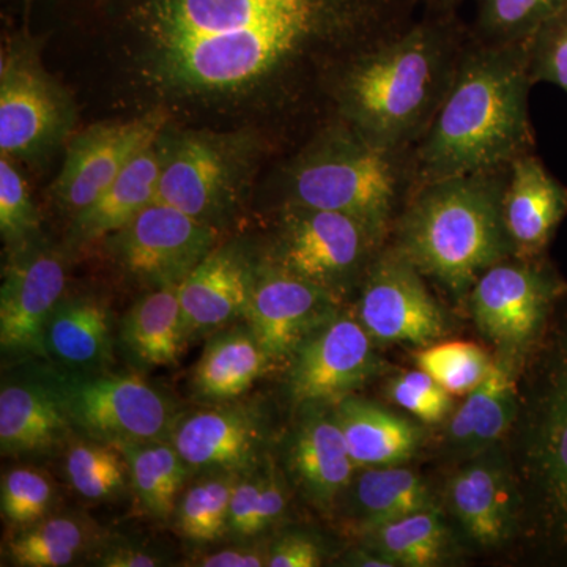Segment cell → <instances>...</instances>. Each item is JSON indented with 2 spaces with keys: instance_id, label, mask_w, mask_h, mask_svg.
<instances>
[{
  "instance_id": "28",
  "label": "cell",
  "mask_w": 567,
  "mask_h": 567,
  "mask_svg": "<svg viewBox=\"0 0 567 567\" xmlns=\"http://www.w3.org/2000/svg\"><path fill=\"white\" fill-rule=\"evenodd\" d=\"M163 159L155 144L141 152L89 207L74 215V241L91 244L111 237L155 203Z\"/></svg>"
},
{
  "instance_id": "27",
  "label": "cell",
  "mask_w": 567,
  "mask_h": 567,
  "mask_svg": "<svg viewBox=\"0 0 567 567\" xmlns=\"http://www.w3.org/2000/svg\"><path fill=\"white\" fill-rule=\"evenodd\" d=\"M333 409L357 468L404 464L421 445L423 432L416 424L375 402L352 394Z\"/></svg>"
},
{
  "instance_id": "29",
  "label": "cell",
  "mask_w": 567,
  "mask_h": 567,
  "mask_svg": "<svg viewBox=\"0 0 567 567\" xmlns=\"http://www.w3.org/2000/svg\"><path fill=\"white\" fill-rule=\"evenodd\" d=\"M518 374L516 363L496 357L486 379L454 413L447 431L450 442L477 456L509 434L517 415Z\"/></svg>"
},
{
  "instance_id": "16",
  "label": "cell",
  "mask_w": 567,
  "mask_h": 567,
  "mask_svg": "<svg viewBox=\"0 0 567 567\" xmlns=\"http://www.w3.org/2000/svg\"><path fill=\"white\" fill-rule=\"evenodd\" d=\"M164 115L148 114L128 122L106 123L71 142L55 196L73 215L89 207L130 163L156 144Z\"/></svg>"
},
{
  "instance_id": "11",
  "label": "cell",
  "mask_w": 567,
  "mask_h": 567,
  "mask_svg": "<svg viewBox=\"0 0 567 567\" xmlns=\"http://www.w3.org/2000/svg\"><path fill=\"white\" fill-rule=\"evenodd\" d=\"M216 227L155 200L111 235V249L126 278L153 290L181 284L216 248Z\"/></svg>"
},
{
  "instance_id": "6",
  "label": "cell",
  "mask_w": 567,
  "mask_h": 567,
  "mask_svg": "<svg viewBox=\"0 0 567 567\" xmlns=\"http://www.w3.org/2000/svg\"><path fill=\"white\" fill-rule=\"evenodd\" d=\"M39 369L61 399L71 427L85 439L112 445L169 440L181 417L173 399L144 377Z\"/></svg>"
},
{
  "instance_id": "3",
  "label": "cell",
  "mask_w": 567,
  "mask_h": 567,
  "mask_svg": "<svg viewBox=\"0 0 567 567\" xmlns=\"http://www.w3.org/2000/svg\"><path fill=\"white\" fill-rule=\"evenodd\" d=\"M507 175L509 167L421 183L393 248L453 297H468L488 268L514 257L503 216Z\"/></svg>"
},
{
  "instance_id": "14",
  "label": "cell",
  "mask_w": 567,
  "mask_h": 567,
  "mask_svg": "<svg viewBox=\"0 0 567 567\" xmlns=\"http://www.w3.org/2000/svg\"><path fill=\"white\" fill-rule=\"evenodd\" d=\"M339 298L278 265H257L246 323L271 364L289 361L317 328L339 312Z\"/></svg>"
},
{
  "instance_id": "19",
  "label": "cell",
  "mask_w": 567,
  "mask_h": 567,
  "mask_svg": "<svg viewBox=\"0 0 567 567\" xmlns=\"http://www.w3.org/2000/svg\"><path fill=\"white\" fill-rule=\"evenodd\" d=\"M503 216L514 257L540 259L567 216V186L525 153L511 163Z\"/></svg>"
},
{
  "instance_id": "20",
  "label": "cell",
  "mask_w": 567,
  "mask_h": 567,
  "mask_svg": "<svg viewBox=\"0 0 567 567\" xmlns=\"http://www.w3.org/2000/svg\"><path fill=\"white\" fill-rule=\"evenodd\" d=\"M65 107L54 85L35 66L3 62L0 81L2 156L31 155L58 140Z\"/></svg>"
},
{
  "instance_id": "15",
  "label": "cell",
  "mask_w": 567,
  "mask_h": 567,
  "mask_svg": "<svg viewBox=\"0 0 567 567\" xmlns=\"http://www.w3.org/2000/svg\"><path fill=\"white\" fill-rule=\"evenodd\" d=\"M267 436L259 410L226 402L181 415L169 440L192 473L244 476L262 466Z\"/></svg>"
},
{
  "instance_id": "17",
  "label": "cell",
  "mask_w": 567,
  "mask_h": 567,
  "mask_svg": "<svg viewBox=\"0 0 567 567\" xmlns=\"http://www.w3.org/2000/svg\"><path fill=\"white\" fill-rule=\"evenodd\" d=\"M257 265L234 248H215L178 286L188 342L245 319Z\"/></svg>"
},
{
  "instance_id": "21",
  "label": "cell",
  "mask_w": 567,
  "mask_h": 567,
  "mask_svg": "<svg viewBox=\"0 0 567 567\" xmlns=\"http://www.w3.org/2000/svg\"><path fill=\"white\" fill-rule=\"evenodd\" d=\"M73 431L55 391L37 369L32 379L3 382L0 450L6 457H44L61 450Z\"/></svg>"
},
{
  "instance_id": "39",
  "label": "cell",
  "mask_w": 567,
  "mask_h": 567,
  "mask_svg": "<svg viewBox=\"0 0 567 567\" xmlns=\"http://www.w3.org/2000/svg\"><path fill=\"white\" fill-rule=\"evenodd\" d=\"M0 233L11 249L31 244L39 233V213L10 156L0 159Z\"/></svg>"
},
{
  "instance_id": "23",
  "label": "cell",
  "mask_w": 567,
  "mask_h": 567,
  "mask_svg": "<svg viewBox=\"0 0 567 567\" xmlns=\"http://www.w3.org/2000/svg\"><path fill=\"white\" fill-rule=\"evenodd\" d=\"M305 410L290 439L287 462L305 495L319 509L330 511L358 468L333 412H324V406Z\"/></svg>"
},
{
  "instance_id": "2",
  "label": "cell",
  "mask_w": 567,
  "mask_h": 567,
  "mask_svg": "<svg viewBox=\"0 0 567 567\" xmlns=\"http://www.w3.org/2000/svg\"><path fill=\"white\" fill-rule=\"evenodd\" d=\"M517 394L518 520L567 561V292L522 365Z\"/></svg>"
},
{
  "instance_id": "22",
  "label": "cell",
  "mask_w": 567,
  "mask_h": 567,
  "mask_svg": "<svg viewBox=\"0 0 567 567\" xmlns=\"http://www.w3.org/2000/svg\"><path fill=\"white\" fill-rule=\"evenodd\" d=\"M44 361L66 372H106L114 363V320L95 295H65L44 328Z\"/></svg>"
},
{
  "instance_id": "34",
  "label": "cell",
  "mask_w": 567,
  "mask_h": 567,
  "mask_svg": "<svg viewBox=\"0 0 567 567\" xmlns=\"http://www.w3.org/2000/svg\"><path fill=\"white\" fill-rule=\"evenodd\" d=\"M369 533L374 536L375 551L394 566H435L445 551V525L435 509L410 514Z\"/></svg>"
},
{
  "instance_id": "8",
  "label": "cell",
  "mask_w": 567,
  "mask_h": 567,
  "mask_svg": "<svg viewBox=\"0 0 567 567\" xmlns=\"http://www.w3.org/2000/svg\"><path fill=\"white\" fill-rule=\"evenodd\" d=\"M567 284L540 259H505L470 290L473 319L498 357L522 369L537 344Z\"/></svg>"
},
{
  "instance_id": "9",
  "label": "cell",
  "mask_w": 567,
  "mask_h": 567,
  "mask_svg": "<svg viewBox=\"0 0 567 567\" xmlns=\"http://www.w3.org/2000/svg\"><path fill=\"white\" fill-rule=\"evenodd\" d=\"M319 32L300 22H270L229 35L181 41L166 48L167 63L183 84L234 89L264 76Z\"/></svg>"
},
{
  "instance_id": "33",
  "label": "cell",
  "mask_w": 567,
  "mask_h": 567,
  "mask_svg": "<svg viewBox=\"0 0 567 567\" xmlns=\"http://www.w3.org/2000/svg\"><path fill=\"white\" fill-rule=\"evenodd\" d=\"M240 475L208 473L182 492L175 506L173 524L183 539L208 544L227 536L230 502Z\"/></svg>"
},
{
  "instance_id": "10",
  "label": "cell",
  "mask_w": 567,
  "mask_h": 567,
  "mask_svg": "<svg viewBox=\"0 0 567 567\" xmlns=\"http://www.w3.org/2000/svg\"><path fill=\"white\" fill-rule=\"evenodd\" d=\"M287 390L298 406H333L382 371L374 341L357 317L336 312L287 361Z\"/></svg>"
},
{
  "instance_id": "1",
  "label": "cell",
  "mask_w": 567,
  "mask_h": 567,
  "mask_svg": "<svg viewBox=\"0 0 567 567\" xmlns=\"http://www.w3.org/2000/svg\"><path fill=\"white\" fill-rule=\"evenodd\" d=\"M527 43L488 44L454 70L421 134L417 183L505 169L533 145Z\"/></svg>"
},
{
  "instance_id": "41",
  "label": "cell",
  "mask_w": 567,
  "mask_h": 567,
  "mask_svg": "<svg viewBox=\"0 0 567 567\" xmlns=\"http://www.w3.org/2000/svg\"><path fill=\"white\" fill-rule=\"evenodd\" d=\"M390 395L395 404L427 424L442 423L453 410V394L421 369L395 377Z\"/></svg>"
},
{
  "instance_id": "37",
  "label": "cell",
  "mask_w": 567,
  "mask_h": 567,
  "mask_svg": "<svg viewBox=\"0 0 567 567\" xmlns=\"http://www.w3.org/2000/svg\"><path fill=\"white\" fill-rule=\"evenodd\" d=\"M481 29L491 44L527 43L567 0H477Z\"/></svg>"
},
{
  "instance_id": "5",
  "label": "cell",
  "mask_w": 567,
  "mask_h": 567,
  "mask_svg": "<svg viewBox=\"0 0 567 567\" xmlns=\"http://www.w3.org/2000/svg\"><path fill=\"white\" fill-rule=\"evenodd\" d=\"M401 178L399 151L380 147L353 130L306 153L295 166L290 196L292 205L344 213L386 237Z\"/></svg>"
},
{
  "instance_id": "24",
  "label": "cell",
  "mask_w": 567,
  "mask_h": 567,
  "mask_svg": "<svg viewBox=\"0 0 567 567\" xmlns=\"http://www.w3.org/2000/svg\"><path fill=\"white\" fill-rule=\"evenodd\" d=\"M447 499L466 535L481 546H498L518 524L513 473L495 458L462 466L447 484Z\"/></svg>"
},
{
  "instance_id": "25",
  "label": "cell",
  "mask_w": 567,
  "mask_h": 567,
  "mask_svg": "<svg viewBox=\"0 0 567 567\" xmlns=\"http://www.w3.org/2000/svg\"><path fill=\"white\" fill-rule=\"evenodd\" d=\"M270 365L249 324H230L213 333L205 344L193 371L194 398L208 405L235 402Z\"/></svg>"
},
{
  "instance_id": "38",
  "label": "cell",
  "mask_w": 567,
  "mask_h": 567,
  "mask_svg": "<svg viewBox=\"0 0 567 567\" xmlns=\"http://www.w3.org/2000/svg\"><path fill=\"white\" fill-rule=\"evenodd\" d=\"M54 503V483L43 470L21 465L3 473L0 509L3 520L9 522L11 527H28L50 516Z\"/></svg>"
},
{
  "instance_id": "4",
  "label": "cell",
  "mask_w": 567,
  "mask_h": 567,
  "mask_svg": "<svg viewBox=\"0 0 567 567\" xmlns=\"http://www.w3.org/2000/svg\"><path fill=\"white\" fill-rule=\"evenodd\" d=\"M453 73L447 43L432 25L388 41L347 76L346 107L354 130L380 147L401 151L427 128Z\"/></svg>"
},
{
  "instance_id": "40",
  "label": "cell",
  "mask_w": 567,
  "mask_h": 567,
  "mask_svg": "<svg viewBox=\"0 0 567 567\" xmlns=\"http://www.w3.org/2000/svg\"><path fill=\"white\" fill-rule=\"evenodd\" d=\"M532 81L550 82L567 92V7L527 41Z\"/></svg>"
},
{
  "instance_id": "31",
  "label": "cell",
  "mask_w": 567,
  "mask_h": 567,
  "mask_svg": "<svg viewBox=\"0 0 567 567\" xmlns=\"http://www.w3.org/2000/svg\"><path fill=\"white\" fill-rule=\"evenodd\" d=\"M353 503L368 532L420 511L435 509L424 481L399 465L365 468L354 480Z\"/></svg>"
},
{
  "instance_id": "32",
  "label": "cell",
  "mask_w": 567,
  "mask_h": 567,
  "mask_svg": "<svg viewBox=\"0 0 567 567\" xmlns=\"http://www.w3.org/2000/svg\"><path fill=\"white\" fill-rule=\"evenodd\" d=\"M93 529L84 518L48 516L17 528L7 544V555L14 566L63 567L73 565L93 543Z\"/></svg>"
},
{
  "instance_id": "36",
  "label": "cell",
  "mask_w": 567,
  "mask_h": 567,
  "mask_svg": "<svg viewBox=\"0 0 567 567\" xmlns=\"http://www.w3.org/2000/svg\"><path fill=\"white\" fill-rule=\"evenodd\" d=\"M415 360L421 371L454 395L472 393L494 364L481 347L464 341L435 342L421 349Z\"/></svg>"
},
{
  "instance_id": "18",
  "label": "cell",
  "mask_w": 567,
  "mask_h": 567,
  "mask_svg": "<svg viewBox=\"0 0 567 567\" xmlns=\"http://www.w3.org/2000/svg\"><path fill=\"white\" fill-rule=\"evenodd\" d=\"M233 192V163L216 142L189 137L164 156L156 203L215 227L229 207Z\"/></svg>"
},
{
  "instance_id": "43",
  "label": "cell",
  "mask_w": 567,
  "mask_h": 567,
  "mask_svg": "<svg viewBox=\"0 0 567 567\" xmlns=\"http://www.w3.org/2000/svg\"><path fill=\"white\" fill-rule=\"evenodd\" d=\"M193 566L200 567H264L268 566V547L241 540L238 546L224 548L215 554L194 558Z\"/></svg>"
},
{
  "instance_id": "35",
  "label": "cell",
  "mask_w": 567,
  "mask_h": 567,
  "mask_svg": "<svg viewBox=\"0 0 567 567\" xmlns=\"http://www.w3.org/2000/svg\"><path fill=\"white\" fill-rule=\"evenodd\" d=\"M65 473L70 486L82 498L104 502L125 491L128 464L122 450L112 443L84 439L66 451Z\"/></svg>"
},
{
  "instance_id": "42",
  "label": "cell",
  "mask_w": 567,
  "mask_h": 567,
  "mask_svg": "<svg viewBox=\"0 0 567 567\" xmlns=\"http://www.w3.org/2000/svg\"><path fill=\"white\" fill-rule=\"evenodd\" d=\"M322 554L311 537L286 535L268 546V567H317Z\"/></svg>"
},
{
  "instance_id": "26",
  "label": "cell",
  "mask_w": 567,
  "mask_h": 567,
  "mask_svg": "<svg viewBox=\"0 0 567 567\" xmlns=\"http://www.w3.org/2000/svg\"><path fill=\"white\" fill-rule=\"evenodd\" d=\"M178 286L147 290L123 316L117 342L126 360L140 369L171 368L189 344L183 324Z\"/></svg>"
},
{
  "instance_id": "13",
  "label": "cell",
  "mask_w": 567,
  "mask_h": 567,
  "mask_svg": "<svg viewBox=\"0 0 567 567\" xmlns=\"http://www.w3.org/2000/svg\"><path fill=\"white\" fill-rule=\"evenodd\" d=\"M61 254L31 244L13 249L0 289L3 357L44 360V328L65 293Z\"/></svg>"
},
{
  "instance_id": "7",
  "label": "cell",
  "mask_w": 567,
  "mask_h": 567,
  "mask_svg": "<svg viewBox=\"0 0 567 567\" xmlns=\"http://www.w3.org/2000/svg\"><path fill=\"white\" fill-rule=\"evenodd\" d=\"M383 240L353 216L290 205L268 262L341 300L363 282Z\"/></svg>"
},
{
  "instance_id": "44",
  "label": "cell",
  "mask_w": 567,
  "mask_h": 567,
  "mask_svg": "<svg viewBox=\"0 0 567 567\" xmlns=\"http://www.w3.org/2000/svg\"><path fill=\"white\" fill-rule=\"evenodd\" d=\"M96 566L104 567H155L163 565L162 555L136 544H111L96 555Z\"/></svg>"
},
{
  "instance_id": "30",
  "label": "cell",
  "mask_w": 567,
  "mask_h": 567,
  "mask_svg": "<svg viewBox=\"0 0 567 567\" xmlns=\"http://www.w3.org/2000/svg\"><path fill=\"white\" fill-rule=\"evenodd\" d=\"M130 481L145 513L158 520L173 518L183 486L192 475L171 440L117 443Z\"/></svg>"
},
{
  "instance_id": "45",
  "label": "cell",
  "mask_w": 567,
  "mask_h": 567,
  "mask_svg": "<svg viewBox=\"0 0 567 567\" xmlns=\"http://www.w3.org/2000/svg\"><path fill=\"white\" fill-rule=\"evenodd\" d=\"M350 565L363 567H394V563H391L390 559L380 555L379 551H375V554L357 551V554L350 558Z\"/></svg>"
},
{
  "instance_id": "12",
  "label": "cell",
  "mask_w": 567,
  "mask_h": 567,
  "mask_svg": "<svg viewBox=\"0 0 567 567\" xmlns=\"http://www.w3.org/2000/svg\"><path fill=\"white\" fill-rule=\"evenodd\" d=\"M423 278L394 248L377 254L361 282L357 311L372 341L427 347L445 338L447 317Z\"/></svg>"
}]
</instances>
